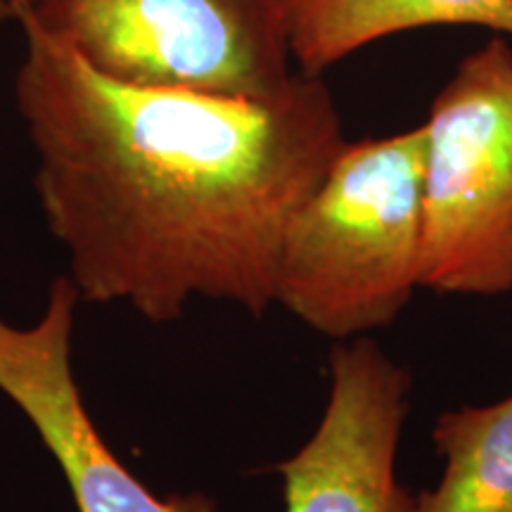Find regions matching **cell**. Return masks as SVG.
<instances>
[{
  "label": "cell",
  "instance_id": "obj_7",
  "mask_svg": "<svg viewBox=\"0 0 512 512\" xmlns=\"http://www.w3.org/2000/svg\"><path fill=\"white\" fill-rule=\"evenodd\" d=\"M297 72L323 76L351 53L422 27H482L512 36V0H285Z\"/></svg>",
  "mask_w": 512,
  "mask_h": 512
},
{
  "label": "cell",
  "instance_id": "obj_6",
  "mask_svg": "<svg viewBox=\"0 0 512 512\" xmlns=\"http://www.w3.org/2000/svg\"><path fill=\"white\" fill-rule=\"evenodd\" d=\"M330 375L316 432L275 467L285 512H413L396 477L411 377L368 337L337 344Z\"/></svg>",
  "mask_w": 512,
  "mask_h": 512
},
{
  "label": "cell",
  "instance_id": "obj_5",
  "mask_svg": "<svg viewBox=\"0 0 512 512\" xmlns=\"http://www.w3.org/2000/svg\"><path fill=\"white\" fill-rule=\"evenodd\" d=\"M79 292L57 275L38 323L17 328L0 316V392L27 415L60 465L79 512H219L202 494L159 498L126 470L86 411L72 368Z\"/></svg>",
  "mask_w": 512,
  "mask_h": 512
},
{
  "label": "cell",
  "instance_id": "obj_9",
  "mask_svg": "<svg viewBox=\"0 0 512 512\" xmlns=\"http://www.w3.org/2000/svg\"><path fill=\"white\" fill-rule=\"evenodd\" d=\"M31 5V0H0V24L10 22V19H19L24 10Z\"/></svg>",
  "mask_w": 512,
  "mask_h": 512
},
{
  "label": "cell",
  "instance_id": "obj_2",
  "mask_svg": "<svg viewBox=\"0 0 512 512\" xmlns=\"http://www.w3.org/2000/svg\"><path fill=\"white\" fill-rule=\"evenodd\" d=\"M425 124L349 143L294 214L275 304L332 339L387 328L420 287Z\"/></svg>",
  "mask_w": 512,
  "mask_h": 512
},
{
  "label": "cell",
  "instance_id": "obj_1",
  "mask_svg": "<svg viewBox=\"0 0 512 512\" xmlns=\"http://www.w3.org/2000/svg\"><path fill=\"white\" fill-rule=\"evenodd\" d=\"M17 112L36 197L81 302L171 323L192 297L275 304L287 228L347 145L323 76L264 100L147 88L88 67L29 15Z\"/></svg>",
  "mask_w": 512,
  "mask_h": 512
},
{
  "label": "cell",
  "instance_id": "obj_4",
  "mask_svg": "<svg viewBox=\"0 0 512 512\" xmlns=\"http://www.w3.org/2000/svg\"><path fill=\"white\" fill-rule=\"evenodd\" d=\"M420 290H512V48L491 38L458 64L425 121Z\"/></svg>",
  "mask_w": 512,
  "mask_h": 512
},
{
  "label": "cell",
  "instance_id": "obj_3",
  "mask_svg": "<svg viewBox=\"0 0 512 512\" xmlns=\"http://www.w3.org/2000/svg\"><path fill=\"white\" fill-rule=\"evenodd\" d=\"M22 15L131 86L264 100L294 74L285 0H31Z\"/></svg>",
  "mask_w": 512,
  "mask_h": 512
},
{
  "label": "cell",
  "instance_id": "obj_8",
  "mask_svg": "<svg viewBox=\"0 0 512 512\" xmlns=\"http://www.w3.org/2000/svg\"><path fill=\"white\" fill-rule=\"evenodd\" d=\"M432 439L444 472L413 512H512V396L444 413Z\"/></svg>",
  "mask_w": 512,
  "mask_h": 512
}]
</instances>
